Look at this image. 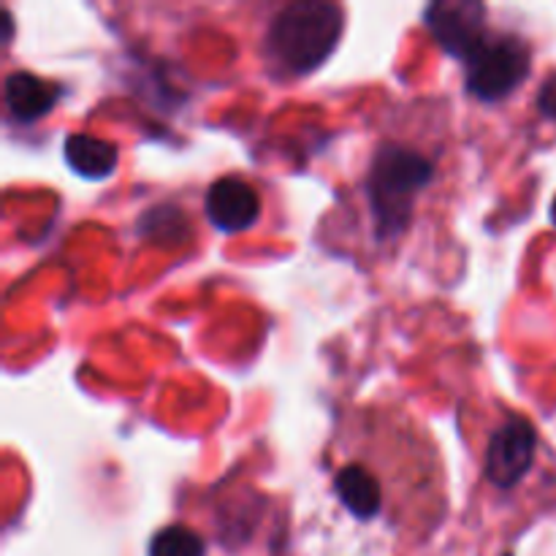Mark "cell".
<instances>
[{"label":"cell","mask_w":556,"mask_h":556,"mask_svg":"<svg viewBox=\"0 0 556 556\" xmlns=\"http://www.w3.org/2000/svg\"><path fill=\"white\" fill-rule=\"evenodd\" d=\"M424 25L432 33L434 41L462 63L489 36L486 5L478 0H440V3L427 5Z\"/></svg>","instance_id":"obj_5"},{"label":"cell","mask_w":556,"mask_h":556,"mask_svg":"<svg viewBox=\"0 0 556 556\" xmlns=\"http://www.w3.org/2000/svg\"><path fill=\"white\" fill-rule=\"evenodd\" d=\"M532 52L527 41L510 33H492L465 60L467 92L483 103L508 98L530 76Z\"/></svg>","instance_id":"obj_3"},{"label":"cell","mask_w":556,"mask_h":556,"mask_svg":"<svg viewBox=\"0 0 556 556\" xmlns=\"http://www.w3.org/2000/svg\"><path fill=\"white\" fill-rule=\"evenodd\" d=\"M434 179V163L402 144H386L375 152L367 174L369 212L380 239H396L410 226L416 199Z\"/></svg>","instance_id":"obj_2"},{"label":"cell","mask_w":556,"mask_h":556,"mask_svg":"<svg viewBox=\"0 0 556 556\" xmlns=\"http://www.w3.org/2000/svg\"><path fill=\"white\" fill-rule=\"evenodd\" d=\"M548 215H552V223H554V228H556V195H554V201H552V210H548Z\"/></svg>","instance_id":"obj_12"},{"label":"cell","mask_w":556,"mask_h":556,"mask_svg":"<svg viewBox=\"0 0 556 556\" xmlns=\"http://www.w3.org/2000/svg\"><path fill=\"white\" fill-rule=\"evenodd\" d=\"M65 163L76 177L106 179L112 177L119 163V150L114 141L92 134H71L63 144Z\"/></svg>","instance_id":"obj_9"},{"label":"cell","mask_w":556,"mask_h":556,"mask_svg":"<svg viewBox=\"0 0 556 556\" xmlns=\"http://www.w3.org/2000/svg\"><path fill=\"white\" fill-rule=\"evenodd\" d=\"M150 556H206L204 538L185 525L163 527L150 541Z\"/></svg>","instance_id":"obj_10"},{"label":"cell","mask_w":556,"mask_h":556,"mask_svg":"<svg viewBox=\"0 0 556 556\" xmlns=\"http://www.w3.org/2000/svg\"><path fill=\"white\" fill-rule=\"evenodd\" d=\"M538 432L525 416H508L489 438L483 472L497 489H514L535 465Z\"/></svg>","instance_id":"obj_4"},{"label":"cell","mask_w":556,"mask_h":556,"mask_svg":"<svg viewBox=\"0 0 556 556\" xmlns=\"http://www.w3.org/2000/svg\"><path fill=\"white\" fill-rule=\"evenodd\" d=\"M206 217L223 233L248 231L261 217V199L253 185L239 177H220L210 185L204 199Z\"/></svg>","instance_id":"obj_6"},{"label":"cell","mask_w":556,"mask_h":556,"mask_svg":"<svg viewBox=\"0 0 556 556\" xmlns=\"http://www.w3.org/2000/svg\"><path fill=\"white\" fill-rule=\"evenodd\" d=\"M3 98L11 117L20 119V123H36L43 114L52 112L54 103L63 98V87L38 79L27 71H14V74L5 76Z\"/></svg>","instance_id":"obj_7"},{"label":"cell","mask_w":556,"mask_h":556,"mask_svg":"<svg viewBox=\"0 0 556 556\" xmlns=\"http://www.w3.org/2000/svg\"><path fill=\"white\" fill-rule=\"evenodd\" d=\"M538 109H541V114H546V117L556 119V74H552L543 81L541 92H538Z\"/></svg>","instance_id":"obj_11"},{"label":"cell","mask_w":556,"mask_h":556,"mask_svg":"<svg viewBox=\"0 0 556 556\" xmlns=\"http://www.w3.org/2000/svg\"><path fill=\"white\" fill-rule=\"evenodd\" d=\"M345 30V14L326 0H296L277 11L264 54L282 76H307L331 58Z\"/></svg>","instance_id":"obj_1"},{"label":"cell","mask_w":556,"mask_h":556,"mask_svg":"<svg viewBox=\"0 0 556 556\" xmlns=\"http://www.w3.org/2000/svg\"><path fill=\"white\" fill-rule=\"evenodd\" d=\"M334 492L358 521H372L383 510V486L362 462H348L337 470Z\"/></svg>","instance_id":"obj_8"}]
</instances>
